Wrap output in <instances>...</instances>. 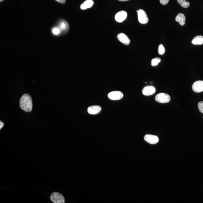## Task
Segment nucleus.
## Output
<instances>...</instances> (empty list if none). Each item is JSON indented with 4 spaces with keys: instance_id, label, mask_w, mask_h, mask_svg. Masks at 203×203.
Here are the masks:
<instances>
[{
    "instance_id": "f257e3e1",
    "label": "nucleus",
    "mask_w": 203,
    "mask_h": 203,
    "mask_svg": "<svg viewBox=\"0 0 203 203\" xmlns=\"http://www.w3.org/2000/svg\"><path fill=\"white\" fill-rule=\"evenodd\" d=\"M20 106L21 108L25 112H29L32 111L33 102L31 96L28 94L23 95L20 101Z\"/></svg>"
},
{
    "instance_id": "f03ea898",
    "label": "nucleus",
    "mask_w": 203,
    "mask_h": 203,
    "mask_svg": "<svg viewBox=\"0 0 203 203\" xmlns=\"http://www.w3.org/2000/svg\"><path fill=\"white\" fill-rule=\"evenodd\" d=\"M51 200L54 203H64L65 202V198L61 194L59 193H53L50 196Z\"/></svg>"
},
{
    "instance_id": "7ed1b4c3",
    "label": "nucleus",
    "mask_w": 203,
    "mask_h": 203,
    "mask_svg": "<svg viewBox=\"0 0 203 203\" xmlns=\"http://www.w3.org/2000/svg\"><path fill=\"white\" fill-rule=\"evenodd\" d=\"M170 97L168 94L160 93L158 94L155 97V101L160 103H167L170 101Z\"/></svg>"
},
{
    "instance_id": "20e7f679",
    "label": "nucleus",
    "mask_w": 203,
    "mask_h": 203,
    "mask_svg": "<svg viewBox=\"0 0 203 203\" xmlns=\"http://www.w3.org/2000/svg\"><path fill=\"white\" fill-rule=\"evenodd\" d=\"M138 13V20L141 24H145L149 22V18L146 13L143 10L140 9L137 11Z\"/></svg>"
},
{
    "instance_id": "39448f33",
    "label": "nucleus",
    "mask_w": 203,
    "mask_h": 203,
    "mask_svg": "<svg viewBox=\"0 0 203 203\" xmlns=\"http://www.w3.org/2000/svg\"><path fill=\"white\" fill-rule=\"evenodd\" d=\"M110 99L116 101L122 99L123 97V94L120 91H113L110 93L108 95Z\"/></svg>"
},
{
    "instance_id": "423d86ee",
    "label": "nucleus",
    "mask_w": 203,
    "mask_h": 203,
    "mask_svg": "<svg viewBox=\"0 0 203 203\" xmlns=\"http://www.w3.org/2000/svg\"><path fill=\"white\" fill-rule=\"evenodd\" d=\"M193 91L196 93H200L203 91V81L198 80L194 82L192 86Z\"/></svg>"
},
{
    "instance_id": "0eeeda50",
    "label": "nucleus",
    "mask_w": 203,
    "mask_h": 203,
    "mask_svg": "<svg viewBox=\"0 0 203 203\" xmlns=\"http://www.w3.org/2000/svg\"><path fill=\"white\" fill-rule=\"evenodd\" d=\"M144 140L148 143L152 144H157L159 142V138L157 136L150 134L145 136Z\"/></svg>"
},
{
    "instance_id": "6e6552de",
    "label": "nucleus",
    "mask_w": 203,
    "mask_h": 203,
    "mask_svg": "<svg viewBox=\"0 0 203 203\" xmlns=\"http://www.w3.org/2000/svg\"><path fill=\"white\" fill-rule=\"evenodd\" d=\"M127 13L124 11H121L117 13L115 15V20L117 22L121 23L127 18Z\"/></svg>"
},
{
    "instance_id": "1a4fd4ad",
    "label": "nucleus",
    "mask_w": 203,
    "mask_h": 203,
    "mask_svg": "<svg viewBox=\"0 0 203 203\" xmlns=\"http://www.w3.org/2000/svg\"><path fill=\"white\" fill-rule=\"evenodd\" d=\"M156 89L154 87L152 86H146L142 90V93L145 96H150L155 93Z\"/></svg>"
},
{
    "instance_id": "9d476101",
    "label": "nucleus",
    "mask_w": 203,
    "mask_h": 203,
    "mask_svg": "<svg viewBox=\"0 0 203 203\" xmlns=\"http://www.w3.org/2000/svg\"><path fill=\"white\" fill-rule=\"evenodd\" d=\"M117 39L121 43L125 45H128L130 43V40L126 35L123 33L119 34L117 36Z\"/></svg>"
},
{
    "instance_id": "9b49d317",
    "label": "nucleus",
    "mask_w": 203,
    "mask_h": 203,
    "mask_svg": "<svg viewBox=\"0 0 203 203\" xmlns=\"http://www.w3.org/2000/svg\"><path fill=\"white\" fill-rule=\"evenodd\" d=\"M101 106H90L88 108V112L90 114L95 115L99 113L101 111Z\"/></svg>"
},
{
    "instance_id": "f8f14e48",
    "label": "nucleus",
    "mask_w": 203,
    "mask_h": 203,
    "mask_svg": "<svg viewBox=\"0 0 203 203\" xmlns=\"http://www.w3.org/2000/svg\"><path fill=\"white\" fill-rule=\"evenodd\" d=\"M94 2L93 0H86L81 5L80 8L82 10L87 9V8H91Z\"/></svg>"
},
{
    "instance_id": "ddd939ff",
    "label": "nucleus",
    "mask_w": 203,
    "mask_h": 203,
    "mask_svg": "<svg viewBox=\"0 0 203 203\" xmlns=\"http://www.w3.org/2000/svg\"><path fill=\"white\" fill-rule=\"evenodd\" d=\"M185 17L183 13H179L176 17L175 20L177 22H178L181 25L183 26L185 23Z\"/></svg>"
},
{
    "instance_id": "4468645a",
    "label": "nucleus",
    "mask_w": 203,
    "mask_h": 203,
    "mask_svg": "<svg viewBox=\"0 0 203 203\" xmlns=\"http://www.w3.org/2000/svg\"><path fill=\"white\" fill-rule=\"evenodd\" d=\"M192 43L194 45H202L203 44V36L198 35L195 37L192 40Z\"/></svg>"
},
{
    "instance_id": "2eb2a0df",
    "label": "nucleus",
    "mask_w": 203,
    "mask_h": 203,
    "mask_svg": "<svg viewBox=\"0 0 203 203\" xmlns=\"http://www.w3.org/2000/svg\"><path fill=\"white\" fill-rule=\"evenodd\" d=\"M178 3L182 7L184 8H187L190 6V3L187 2L186 0H177Z\"/></svg>"
},
{
    "instance_id": "dca6fc26",
    "label": "nucleus",
    "mask_w": 203,
    "mask_h": 203,
    "mask_svg": "<svg viewBox=\"0 0 203 203\" xmlns=\"http://www.w3.org/2000/svg\"><path fill=\"white\" fill-rule=\"evenodd\" d=\"M161 61L160 58L158 57L152 59L151 60V65L152 66H157L160 62Z\"/></svg>"
},
{
    "instance_id": "f3484780",
    "label": "nucleus",
    "mask_w": 203,
    "mask_h": 203,
    "mask_svg": "<svg viewBox=\"0 0 203 203\" xmlns=\"http://www.w3.org/2000/svg\"><path fill=\"white\" fill-rule=\"evenodd\" d=\"M158 53L160 55H164L165 52V49L163 44H160L158 47Z\"/></svg>"
},
{
    "instance_id": "a211bd4d",
    "label": "nucleus",
    "mask_w": 203,
    "mask_h": 203,
    "mask_svg": "<svg viewBox=\"0 0 203 203\" xmlns=\"http://www.w3.org/2000/svg\"><path fill=\"white\" fill-rule=\"evenodd\" d=\"M198 107L200 112L203 114V101H200L198 103Z\"/></svg>"
},
{
    "instance_id": "6ab92c4d",
    "label": "nucleus",
    "mask_w": 203,
    "mask_h": 203,
    "mask_svg": "<svg viewBox=\"0 0 203 203\" xmlns=\"http://www.w3.org/2000/svg\"><path fill=\"white\" fill-rule=\"evenodd\" d=\"M59 27H60V29L63 30L66 29L67 27V23H65L64 22H62L60 23Z\"/></svg>"
},
{
    "instance_id": "aec40b11",
    "label": "nucleus",
    "mask_w": 203,
    "mask_h": 203,
    "mask_svg": "<svg viewBox=\"0 0 203 203\" xmlns=\"http://www.w3.org/2000/svg\"><path fill=\"white\" fill-rule=\"evenodd\" d=\"M60 30L59 28H54L52 29V33L55 35H58L60 33Z\"/></svg>"
},
{
    "instance_id": "412c9836",
    "label": "nucleus",
    "mask_w": 203,
    "mask_h": 203,
    "mask_svg": "<svg viewBox=\"0 0 203 203\" xmlns=\"http://www.w3.org/2000/svg\"><path fill=\"white\" fill-rule=\"evenodd\" d=\"M169 0H159L161 4L163 5H166L169 3Z\"/></svg>"
},
{
    "instance_id": "4be33fe9",
    "label": "nucleus",
    "mask_w": 203,
    "mask_h": 203,
    "mask_svg": "<svg viewBox=\"0 0 203 203\" xmlns=\"http://www.w3.org/2000/svg\"><path fill=\"white\" fill-rule=\"evenodd\" d=\"M57 2H59V3L64 4L66 2V0H55Z\"/></svg>"
},
{
    "instance_id": "5701e85b",
    "label": "nucleus",
    "mask_w": 203,
    "mask_h": 203,
    "mask_svg": "<svg viewBox=\"0 0 203 203\" xmlns=\"http://www.w3.org/2000/svg\"><path fill=\"white\" fill-rule=\"evenodd\" d=\"M3 126H4V123H3V122L1 121V122H0V129H1L3 127Z\"/></svg>"
},
{
    "instance_id": "b1692460",
    "label": "nucleus",
    "mask_w": 203,
    "mask_h": 203,
    "mask_svg": "<svg viewBox=\"0 0 203 203\" xmlns=\"http://www.w3.org/2000/svg\"><path fill=\"white\" fill-rule=\"evenodd\" d=\"M118 1H121V2H125V1H129V0H118Z\"/></svg>"
},
{
    "instance_id": "393cba45",
    "label": "nucleus",
    "mask_w": 203,
    "mask_h": 203,
    "mask_svg": "<svg viewBox=\"0 0 203 203\" xmlns=\"http://www.w3.org/2000/svg\"><path fill=\"white\" fill-rule=\"evenodd\" d=\"M3 1V0H0V2H2Z\"/></svg>"
}]
</instances>
